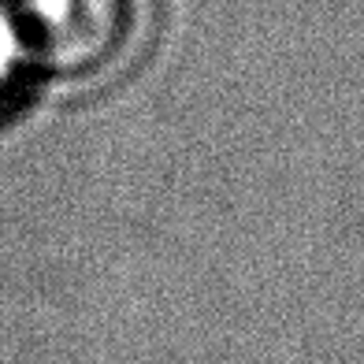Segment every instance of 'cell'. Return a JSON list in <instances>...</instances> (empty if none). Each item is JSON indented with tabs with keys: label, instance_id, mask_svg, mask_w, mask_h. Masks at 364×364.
I'll return each instance as SVG.
<instances>
[{
	"label": "cell",
	"instance_id": "cell-1",
	"mask_svg": "<svg viewBox=\"0 0 364 364\" xmlns=\"http://www.w3.org/2000/svg\"><path fill=\"white\" fill-rule=\"evenodd\" d=\"M153 0H15V38L38 75L105 86L141 56Z\"/></svg>",
	"mask_w": 364,
	"mask_h": 364
}]
</instances>
